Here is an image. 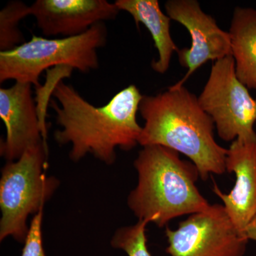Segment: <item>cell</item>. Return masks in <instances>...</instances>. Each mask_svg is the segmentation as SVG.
I'll use <instances>...</instances> for the list:
<instances>
[{
    "label": "cell",
    "instance_id": "6da1fadb",
    "mask_svg": "<svg viewBox=\"0 0 256 256\" xmlns=\"http://www.w3.org/2000/svg\"><path fill=\"white\" fill-rule=\"evenodd\" d=\"M50 100L56 124L62 129L54 132L60 144H70L69 158L77 162L88 154L106 164L116 160V148L129 151L136 146L142 127L137 114L143 96L134 85L116 94L106 105L96 107L72 86L62 79L55 82Z\"/></svg>",
    "mask_w": 256,
    "mask_h": 256
},
{
    "label": "cell",
    "instance_id": "7a4b0ae2",
    "mask_svg": "<svg viewBox=\"0 0 256 256\" xmlns=\"http://www.w3.org/2000/svg\"><path fill=\"white\" fill-rule=\"evenodd\" d=\"M139 112L144 120L138 143L161 146L188 156L200 178L223 174L227 149L214 136V121L198 98L184 86L170 87L156 96H143Z\"/></svg>",
    "mask_w": 256,
    "mask_h": 256
},
{
    "label": "cell",
    "instance_id": "3957f363",
    "mask_svg": "<svg viewBox=\"0 0 256 256\" xmlns=\"http://www.w3.org/2000/svg\"><path fill=\"white\" fill-rule=\"evenodd\" d=\"M178 152L161 146H143L134 162L136 188L128 205L138 220L164 227L184 215L206 210L210 204L197 188L200 172Z\"/></svg>",
    "mask_w": 256,
    "mask_h": 256
},
{
    "label": "cell",
    "instance_id": "277c9868",
    "mask_svg": "<svg viewBox=\"0 0 256 256\" xmlns=\"http://www.w3.org/2000/svg\"><path fill=\"white\" fill-rule=\"evenodd\" d=\"M107 37L104 22L78 36L48 38L33 35L14 50L0 52V82L13 80L40 88L42 72L55 66L88 73L98 68L97 50L105 46Z\"/></svg>",
    "mask_w": 256,
    "mask_h": 256
},
{
    "label": "cell",
    "instance_id": "5b68a950",
    "mask_svg": "<svg viewBox=\"0 0 256 256\" xmlns=\"http://www.w3.org/2000/svg\"><path fill=\"white\" fill-rule=\"evenodd\" d=\"M48 146H32L16 161L6 162L0 178V240L13 237L24 242L28 217L43 210L44 204L60 185L54 176H46Z\"/></svg>",
    "mask_w": 256,
    "mask_h": 256
},
{
    "label": "cell",
    "instance_id": "8992f818",
    "mask_svg": "<svg viewBox=\"0 0 256 256\" xmlns=\"http://www.w3.org/2000/svg\"><path fill=\"white\" fill-rule=\"evenodd\" d=\"M224 141H256V99L237 78L232 55L215 62L198 97Z\"/></svg>",
    "mask_w": 256,
    "mask_h": 256
},
{
    "label": "cell",
    "instance_id": "52a82bcc",
    "mask_svg": "<svg viewBox=\"0 0 256 256\" xmlns=\"http://www.w3.org/2000/svg\"><path fill=\"white\" fill-rule=\"evenodd\" d=\"M171 256H244L248 239L216 204L190 215L176 229L166 228Z\"/></svg>",
    "mask_w": 256,
    "mask_h": 256
},
{
    "label": "cell",
    "instance_id": "ba28073f",
    "mask_svg": "<svg viewBox=\"0 0 256 256\" xmlns=\"http://www.w3.org/2000/svg\"><path fill=\"white\" fill-rule=\"evenodd\" d=\"M166 14L182 24L192 38L190 48L178 52V62L188 69L176 86H184L195 70L208 60H216L232 55L228 32L222 30L214 18L202 10L196 0H169L165 3Z\"/></svg>",
    "mask_w": 256,
    "mask_h": 256
},
{
    "label": "cell",
    "instance_id": "9c48e42d",
    "mask_svg": "<svg viewBox=\"0 0 256 256\" xmlns=\"http://www.w3.org/2000/svg\"><path fill=\"white\" fill-rule=\"evenodd\" d=\"M32 86L15 82L12 86L0 88V118L6 131L0 143V156L8 162L16 161L28 148L44 143Z\"/></svg>",
    "mask_w": 256,
    "mask_h": 256
},
{
    "label": "cell",
    "instance_id": "30bf717a",
    "mask_svg": "<svg viewBox=\"0 0 256 256\" xmlns=\"http://www.w3.org/2000/svg\"><path fill=\"white\" fill-rule=\"evenodd\" d=\"M30 10L45 36H78L120 12L114 3L106 0H36Z\"/></svg>",
    "mask_w": 256,
    "mask_h": 256
},
{
    "label": "cell",
    "instance_id": "8fae6325",
    "mask_svg": "<svg viewBox=\"0 0 256 256\" xmlns=\"http://www.w3.org/2000/svg\"><path fill=\"white\" fill-rule=\"evenodd\" d=\"M226 169L236 175L234 188L225 194L214 183L213 192L222 200L235 226L245 235L256 216V141H233L227 149Z\"/></svg>",
    "mask_w": 256,
    "mask_h": 256
},
{
    "label": "cell",
    "instance_id": "7c38bea8",
    "mask_svg": "<svg viewBox=\"0 0 256 256\" xmlns=\"http://www.w3.org/2000/svg\"><path fill=\"white\" fill-rule=\"evenodd\" d=\"M120 11L129 13L136 24H142L150 33L158 50L159 58L152 60V68L156 73L168 72L172 56L180 48L175 44L170 33L171 18L162 12L158 0H116Z\"/></svg>",
    "mask_w": 256,
    "mask_h": 256
},
{
    "label": "cell",
    "instance_id": "4fadbf2b",
    "mask_svg": "<svg viewBox=\"0 0 256 256\" xmlns=\"http://www.w3.org/2000/svg\"><path fill=\"white\" fill-rule=\"evenodd\" d=\"M228 33L237 78L248 88L256 89V10L235 8Z\"/></svg>",
    "mask_w": 256,
    "mask_h": 256
},
{
    "label": "cell",
    "instance_id": "5bb4252c",
    "mask_svg": "<svg viewBox=\"0 0 256 256\" xmlns=\"http://www.w3.org/2000/svg\"><path fill=\"white\" fill-rule=\"evenodd\" d=\"M31 15L30 6L21 1H11L0 12V50L8 52L24 43L18 28L22 18Z\"/></svg>",
    "mask_w": 256,
    "mask_h": 256
},
{
    "label": "cell",
    "instance_id": "9a60e30c",
    "mask_svg": "<svg viewBox=\"0 0 256 256\" xmlns=\"http://www.w3.org/2000/svg\"><path fill=\"white\" fill-rule=\"evenodd\" d=\"M148 224L146 220H138L134 225L118 229L111 239V246L124 250L128 256H152L146 246Z\"/></svg>",
    "mask_w": 256,
    "mask_h": 256
},
{
    "label": "cell",
    "instance_id": "2e32d148",
    "mask_svg": "<svg viewBox=\"0 0 256 256\" xmlns=\"http://www.w3.org/2000/svg\"><path fill=\"white\" fill-rule=\"evenodd\" d=\"M42 220L43 210H40L32 218L22 256H46L42 242Z\"/></svg>",
    "mask_w": 256,
    "mask_h": 256
},
{
    "label": "cell",
    "instance_id": "e0dca14e",
    "mask_svg": "<svg viewBox=\"0 0 256 256\" xmlns=\"http://www.w3.org/2000/svg\"><path fill=\"white\" fill-rule=\"evenodd\" d=\"M245 235L248 240H256V216L246 228Z\"/></svg>",
    "mask_w": 256,
    "mask_h": 256
}]
</instances>
